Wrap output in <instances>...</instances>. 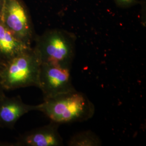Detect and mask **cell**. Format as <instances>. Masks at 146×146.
Listing matches in <instances>:
<instances>
[{
  "label": "cell",
  "instance_id": "cell-1",
  "mask_svg": "<svg viewBox=\"0 0 146 146\" xmlns=\"http://www.w3.org/2000/svg\"><path fill=\"white\" fill-rule=\"evenodd\" d=\"M37 110L61 125L89 120L94 116L95 108L85 94L75 90L43 99L37 104Z\"/></svg>",
  "mask_w": 146,
  "mask_h": 146
},
{
  "label": "cell",
  "instance_id": "cell-2",
  "mask_svg": "<svg viewBox=\"0 0 146 146\" xmlns=\"http://www.w3.org/2000/svg\"><path fill=\"white\" fill-rule=\"evenodd\" d=\"M76 36L60 29L48 30L36 35L34 49L41 63H50L70 69L75 54Z\"/></svg>",
  "mask_w": 146,
  "mask_h": 146
},
{
  "label": "cell",
  "instance_id": "cell-3",
  "mask_svg": "<svg viewBox=\"0 0 146 146\" xmlns=\"http://www.w3.org/2000/svg\"><path fill=\"white\" fill-rule=\"evenodd\" d=\"M41 61L31 47L0 62V84L4 91L37 86Z\"/></svg>",
  "mask_w": 146,
  "mask_h": 146
},
{
  "label": "cell",
  "instance_id": "cell-4",
  "mask_svg": "<svg viewBox=\"0 0 146 146\" xmlns=\"http://www.w3.org/2000/svg\"><path fill=\"white\" fill-rule=\"evenodd\" d=\"M0 19L19 40L31 46L36 35L31 16L22 0H5Z\"/></svg>",
  "mask_w": 146,
  "mask_h": 146
},
{
  "label": "cell",
  "instance_id": "cell-5",
  "mask_svg": "<svg viewBox=\"0 0 146 146\" xmlns=\"http://www.w3.org/2000/svg\"><path fill=\"white\" fill-rule=\"evenodd\" d=\"M70 69L50 63H41L37 87L41 89L43 99L75 90Z\"/></svg>",
  "mask_w": 146,
  "mask_h": 146
},
{
  "label": "cell",
  "instance_id": "cell-6",
  "mask_svg": "<svg viewBox=\"0 0 146 146\" xmlns=\"http://www.w3.org/2000/svg\"><path fill=\"white\" fill-rule=\"evenodd\" d=\"M60 125L50 121L47 125L26 132L9 146H61L62 137L58 131Z\"/></svg>",
  "mask_w": 146,
  "mask_h": 146
},
{
  "label": "cell",
  "instance_id": "cell-7",
  "mask_svg": "<svg viewBox=\"0 0 146 146\" xmlns=\"http://www.w3.org/2000/svg\"><path fill=\"white\" fill-rule=\"evenodd\" d=\"M37 105L24 103L20 96L0 98V127L13 129L16 122L23 115L33 110H37Z\"/></svg>",
  "mask_w": 146,
  "mask_h": 146
},
{
  "label": "cell",
  "instance_id": "cell-8",
  "mask_svg": "<svg viewBox=\"0 0 146 146\" xmlns=\"http://www.w3.org/2000/svg\"><path fill=\"white\" fill-rule=\"evenodd\" d=\"M31 47L19 40L0 19V62L9 60Z\"/></svg>",
  "mask_w": 146,
  "mask_h": 146
},
{
  "label": "cell",
  "instance_id": "cell-9",
  "mask_svg": "<svg viewBox=\"0 0 146 146\" xmlns=\"http://www.w3.org/2000/svg\"><path fill=\"white\" fill-rule=\"evenodd\" d=\"M69 146H99L102 141L99 137L91 131H82L70 137L67 143Z\"/></svg>",
  "mask_w": 146,
  "mask_h": 146
},
{
  "label": "cell",
  "instance_id": "cell-10",
  "mask_svg": "<svg viewBox=\"0 0 146 146\" xmlns=\"http://www.w3.org/2000/svg\"><path fill=\"white\" fill-rule=\"evenodd\" d=\"M115 4L118 7L126 8H129L137 3L138 0H114Z\"/></svg>",
  "mask_w": 146,
  "mask_h": 146
},
{
  "label": "cell",
  "instance_id": "cell-11",
  "mask_svg": "<svg viewBox=\"0 0 146 146\" xmlns=\"http://www.w3.org/2000/svg\"><path fill=\"white\" fill-rule=\"evenodd\" d=\"M4 2L5 0H0V16L1 14V12L2 11V8H3V4H4Z\"/></svg>",
  "mask_w": 146,
  "mask_h": 146
},
{
  "label": "cell",
  "instance_id": "cell-12",
  "mask_svg": "<svg viewBox=\"0 0 146 146\" xmlns=\"http://www.w3.org/2000/svg\"><path fill=\"white\" fill-rule=\"evenodd\" d=\"M5 91L3 90V89L1 87V86L0 84V98H2V96H5Z\"/></svg>",
  "mask_w": 146,
  "mask_h": 146
},
{
  "label": "cell",
  "instance_id": "cell-13",
  "mask_svg": "<svg viewBox=\"0 0 146 146\" xmlns=\"http://www.w3.org/2000/svg\"><path fill=\"white\" fill-rule=\"evenodd\" d=\"M8 146V143H1L0 142V146Z\"/></svg>",
  "mask_w": 146,
  "mask_h": 146
}]
</instances>
